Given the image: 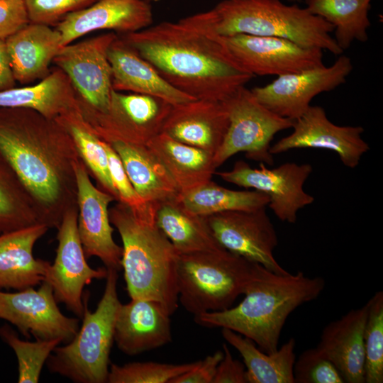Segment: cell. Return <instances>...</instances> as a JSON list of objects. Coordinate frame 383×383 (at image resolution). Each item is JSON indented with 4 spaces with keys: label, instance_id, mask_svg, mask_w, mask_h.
<instances>
[{
    "label": "cell",
    "instance_id": "1",
    "mask_svg": "<svg viewBox=\"0 0 383 383\" xmlns=\"http://www.w3.org/2000/svg\"><path fill=\"white\" fill-rule=\"evenodd\" d=\"M0 155L33 199L41 223L57 228L77 208L72 137L56 118L28 108H0Z\"/></svg>",
    "mask_w": 383,
    "mask_h": 383
},
{
    "label": "cell",
    "instance_id": "2",
    "mask_svg": "<svg viewBox=\"0 0 383 383\" xmlns=\"http://www.w3.org/2000/svg\"><path fill=\"white\" fill-rule=\"evenodd\" d=\"M119 37L177 89L196 99L224 101L254 77L212 35L162 21Z\"/></svg>",
    "mask_w": 383,
    "mask_h": 383
},
{
    "label": "cell",
    "instance_id": "3",
    "mask_svg": "<svg viewBox=\"0 0 383 383\" xmlns=\"http://www.w3.org/2000/svg\"><path fill=\"white\" fill-rule=\"evenodd\" d=\"M323 277L304 272L278 274L257 265L243 299L225 310L203 313L195 322L207 328L231 329L267 353L275 352L289 316L299 306L316 299L323 291Z\"/></svg>",
    "mask_w": 383,
    "mask_h": 383
},
{
    "label": "cell",
    "instance_id": "4",
    "mask_svg": "<svg viewBox=\"0 0 383 383\" xmlns=\"http://www.w3.org/2000/svg\"><path fill=\"white\" fill-rule=\"evenodd\" d=\"M157 204L141 209L121 201L109 209L111 223L123 243L121 268L131 299H148L162 304L170 313L178 307L177 267L179 254L158 228Z\"/></svg>",
    "mask_w": 383,
    "mask_h": 383
},
{
    "label": "cell",
    "instance_id": "5",
    "mask_svg": "<svg viewBox=\"0 0 383 383\" xmlns=\"http://www.w3.org/2000/svg\"><path fill=\"white\" fill-rule=\"evenodd\" d=\"M179 21L209 35L279 37L335 55L343 53L331 35L334 30L331 23L306 8L280 0H223L206 11Z\"/></svg>",
    "mask_w": 383,
    "mask_h": 383
},
{
    "label": "cell",
    "instance_id": "6",
    "mask_svg": "<svg viewBox=\"0 0 383 383\" xmlns=\"http://www.w3.org/2000/svg\"><path fill=\"white\" fill-rule=\"evenodd\" d=\"M106 285L94 311L84 299L82 325L73 339L57 345L46 367L75 383H105L109 372V356L114 342L115 323L121 304L117 292L118 270L107 268Z\"/></svg>",
    "mask_w": 383,
    "mask_h": 383
},
{
    "label": "cell",
    "instance_id": "7",
    "mask_svg": "<svg viewBox=\"0 0 383 383\" xmlns=\"http://www.w3.org/2000/svg\"><path fill=\"white\" fill-rule=\"evenodd\" d=\"M257 265L224 248L179 255L178 300L194 316L228 309L244 294Z\"/></svg>",
    "mask_w": 383,
    "mask_h": 383
},
{
    "label": "cell",
    "instance_id": "8",
    "mask_svg": "<svg viewBox=\"0 0 383 383\" xmlns=\"http://www.w3.org/2000/svg\"><path fill=\"white\" fill-rule=\"evenodd\" d=\"M223 102L228 112L229 125L222 144L213 155L216 167L239 152H244L248 159L272 166L274 157L270 152L271 142L277 133L292 128L294 121L268 109L245 86Z\"/></svg>",
    "mask_w": 383,
    "mask_h": 383
},
{
    "label": "cell",
    "instance_id": "9",
    "mask_svg": "<svg viewBox=\"0 0 383 383\" xmlns=\"http://www.w3.org/2000/svg\"><path fill=\"white\" fill-rule=\"evenodd\" d=\"M78 100V99H77ZM80 113L101 140L148 145L162 132L172 104L152 96L112 89L108 108L99 112L78 101Z\"/></svg>",
    "mask_w": 383,
    "mask_h": 383
},
{
    "label": "cell",
    "instance_id": "10",
    "mask_svg": "<svg viewBox=\"0 0 383 383\" xmlns=\"http://www.w3.org/2000/svg\"><path fill=\"white\" fill-rule=\"evenodd\" d=\"M213 35L233 61L253 77H277L324 65L323 50L270 36Z\"/></svg>",
    "mask_w": 383,
    "mask_h": 383
},
{
    "label": "cell",
    "instance_id": "11",
    "mask_svg": "<svg viewBox=\"0 0 383 383\" xmlns=\"http://www.w3.org/2000/svg\"><path fill=\"white\" fill-rule=\"evenodd\" d=\"M312 171L309 163L286 162L268 168L260 162L256 168L238 160L231 170L215 174L226 182L265 194L269 198L267 206L281 221L295 223L298 211L314 201L304 189Z\"/></svg>",
    "mask_w": 383,
    "mask_h": 383
},
{
    "label": "cell",
    "instance_id": "12",
    "mask_svg": "<svg viewBox=\"0 0 383 383\" xmlns=\"http://www.w3.org/2000/svg\"><path fill=\"white\" fill-rule=\"evenodd\" d=\"M118 37L108 32L62 46L52 63L70 78L80 104L102 112L109 106L112 91L108 50Z\"/></svg>",
    "mask_w": 383,
    "mask_h": 383
},
{
    "label": "cell",
    "instance_id": "13",
    "mask_svg": "<svg viewBox=\"0 0 383 383\" xmlns=\"http://www.w3.org/2000/svg\"><path fill=\"white\" fill-rule=\"evenodd\" d=\"M77 218L78 209H70L57 228L56 255L44 281L51 285L57 303L82 318L84 287L94 279H106L108 269L105 266L94 269L88 265L78 233Z\"/></svg>",
    "mask_w": 383,
    "mask_h": 383
},
{
    "label": "cell",
    "instance_id": "14",
    "mask_svg": "<svg viewBox=\"0 0 383 383\" xmlns=\"http://www.w3.org/2000/svg\"><path fill=\"white\" fill-rule=\"evenodd\" d=\"M350 57L340 55L330 66L322 65L277 77L270 84L251 89L257 99L274 113L295 121L317 95L346 82L353 72Z\"/></svg>",
    "mask_w": 383,
    "mask_h": 383
},
{
    "label": "cell",
    "instance_id": "15",
    "mask_svg": "<svg viewBox=\"0 0 383 383\" xmlns=\"http://www.w3.org/2000/svg\"><path fill=\"white\" fill-rule=\"evenodd\" d=\"M0 319L15 326L26 338L71 341L79 328V318L64 315L51 285L43 281L38 289L28 287L15 292L0 290Z\"/></svg>",
    "mask_w": 383,
    "mask_h": 383
},
{
    "label": "cell",
    "instance_id": "16",
    "mask_svg": "<svg viewBox=\"0 0 383 383\" xmlns=\"http://www.w3.org/2000/svg\"><path fill=\"white\" fill-rule=\"evenodd\" d=\"M266 208L225 211L205 218L223 248L273 272L287 274L274 256L278 238Z\"/></svg>",
    "mask_w": 383,
    "mask_h": 383
},
{
    "label": "cell",
    "instance_id": "17",
    "mask_svg": "<svg viewBox=\"0 0 383 383\" xmlns=\"http://www.w3.org/2000/svg\"><path fill=\"white\" fill-rule=\"evenodd\" d=\"M77 184V228L87 259L96 257L106 268L121 269L123 248L113 240L109 206L116 201L92 183L81 158L74 163Z\"/></svg>",
    "mask_w": 383,
    "mask_h": 383
},
{
    "label": "cell",
    "instance_id": "18",
    "mask_svg": "<svg viewBox=\"0 0 383 383\" xmlns=\"http://www.w3.org/2000/svg\"><path fill=\"white\" fill-rule=\"evenodd\" d=\"M292 132L271 145L270 152L277 155L297 148H318L338 154L342 163L350 169L356 167L370 150L362 139V126H338L327 117L325 109L311 105L294 121Z\"/></svg>",
    "mask_w": 383,
    "mask_h": 383
},
{
    "label": "cell",
    "instance_id": "19",
    "mask_svg": "<svg viewBox=\"0 0 383 383\" xmlns=\"http://www.w3.org/2000/svg\"><path fill=\"white\" fill-rule=\"evenodd\" d=\"M152 22V6L145 0H98L66 16L55 28L65 46L93 31L106 30L123 35L148 28Z\"/></svg>",
    "mask_w": 383,
    "mask_h": 383
},
{
    "label": "cell",
    "instance_id": "20",
    "mask_svg": "<svg viewBox=\"0 0 383 383\" xmlns=\"http://www.w3.org/2000/svg\"><path fill=\"white\" fill-rule=\"evenodd\" d=\"M170 316L162 304L152 299H133L121 304L114 331L117 347L126 355H135L169 343Z\"/></svg>",
    "mask_w": 383,
    "mask_h": 383
},
{
    "label": "cell",
    "instance_id": "21",
    "mask_svg": "<svg viewBox=\"0 0 383 383\" xmlns=\"http://www.w3.org/2000/svg\"><path fill=\"white\" fill-rule=\"evenodd\" d=\"M228 125V112L223 101L194 99L172 106L161 133L214 155Z\"/></svg>",
    "mask_w": 383,
    "mask_h": 383
},
{
    "label": "cell",
    "instance_id": "22",
    "mask_svg": "<svg viewBox=\"0 0 383 383\" xmlns=\"http://www.w3.org/2000/svg\"><path fill=\"white\" fill-rule=\"evenodd\" d=\"M367 304L329 323L316 347L337 368L344 382L365 383L364 329Z\"/></svg>",
    "mask_w": 383,
    "mask_h": 383
},
{
    "label": "cell",
    "instance_id": "23",
    "mask_svg": "<svg viewBox=\"0 0 383 383\" xmlns=\"http://www.w3.org/2000/svg\"><path fill=\"white\" fill-rule=\"evenodd\" d=\"M107 55L113 90L157 97L172 105L196 99L168 83L118 35L109 46Z\"/></svg>",
    "mask_w": 383,
    "mask_h": 383
},
{
    "label": "cell",
    "instance_id": "24",
    "mask_svg": "<svg viewBox=\"0 0 383 383\" xmlns=\"http://www.w3.org/2000/svg\"><path fill=\"white\" fill-rule=\"evenodd\" d=\"M48 229L38 223L0 234V289L19 291L45 280L51 263L35 258L33 248Z\"/></svg>",
    "mask_w": 383,
    "mask_h": 383
},
{
    "label": "cell",
    "instance_id": "25",
    "mask_svg": "<svg viewBox=\"0 0 383 383\" xmlns=\"http://www.w3.org/2000/svg\"><path fill=\"white\" fill-rule=\"evenodd\" d=\"M16 82L22 84L42 80L62 46L59 31L51 26L29 23L5 40Z\"/></svg>",
    "mask_w": 383,
    "mask_h": 383
},
{
    "label": "cell",
    "instance_id": "26",
    "mask_svg": "<svg viewBox=\"0 0 383 383\" xmlns=\"http://www.w3.org/2000/svg\"><path fill=\"white\" fill-rule=\"evenodd\" d=\"M110 145L135 192L145 201L160 204L177 198L179 191L175 182L147 145L121 141Z\"/></svg>",
    "mask_w": 383,
    "mask_h": 383
},
{
    "label": "cell",
    "instance_id": "27",
    "mask_svg": "<svg viewBox=\"0 0 383 383\" xmlns=\"http://www.w3.org/2000/svg\"><path fill=\"white\" fill-rule=\"evenodd\" d=\"M77 94L68 76L55 67L40 82L0 91V108H28L56 118L77 104Z\"/></svg>",
    "mask_w": 383,
    "mask_h": 383
},
{
    "label": "cell",
    "instance_id": "28",
    "mask_svg": "<svg viewBox=\"0 0 383 383\" xmlns=\"http://www.w3.org/2000/svg\"><path fill=\"white\" fill-rule=\"evenodd\" d=\"M164 165L179 192L211 180L216 172L213 155L160 133L147 145Z\"/></svg>",
    "mask_w": 383,
    "mask_h": 383
},
{
    "label": "cell",
    "instance_id": "29",
    "mask_svg": "<svg viewBox=\"0 0 383 383\" xmlns=\"http://www.w3.org/2000/svg\"><path fill=\"white\" fill-rule=\"evenodd\" d=\"M225 340L243 357L248 383H294L296 340L291 338L272 353L261 350L250 339L228 328H221Z\"/></svg>",
    "mask_w": 383,
    "mask_h": 383
},
{
    "label": "cell",
    "instance_id": "30",
    "mask_svg": "<svg viewBox=\"0 0 383 383\" xmlns=\"http://www.w3.org/2000/svg\"><path fill=\"white\" fill-rule=\"evenodd\" d=\"M155 221L179 255L223 248L213 236L205 216L189 212L177 198L157 204Z\"/></svg>",
    "mask_w": 383,
    "mask_h": 383
},
{
    "label": "cell",
    "instance_id": "31",
    "mask_svg": "<svg viewBox=\"0 0 383 383\" xmlns=\"http://www.w3.org/2000/svg\"><path fill=\"white\" fill-rule=\"evenodd\" d=\"M372 0H305L307 10L334 28L335 39L344 52L353 41L365 43L371 26L368 16Z\"/></svg>",
    "mask_w": 383,
    "mask_h": 383
},
{
    "label": "cell",
    "instance_id": "32",
    "mask_svg": "<svg viewBox=\"0 0 383 383\" xmlns=\"http://www.w3.org/2000/svg\"><path fill=\"white\" fill-rule=\"evenodd\" d=\"M179 204L189 212L207 216L230 211H250L268 206L269 198L255 190H233L211 180L179 192Z\"/></svg>",
    "mask_w": 383,
    "mask_h": 383
},
{
    "label": "cell",
    "instance_id": "33",
    "mask_svg": "<svg viewBox=\"0 0 383 383\" xmlns=\"http://www.w3.org/2000/svg\"><path fill=\"white\" fill-rule=\"evenodd\" d=\"M78 101V100H77ZM56 119L63 125L73 138L80 158L90 177L101 190L118 201V194L112 182L104 142L99 139L84 120L77 104Z\"/></svg>",
    "mask_w": 383,
    "mask_h": 383
},
{
    "label": "cell",
    "instance_id": "34",
    "mask_svg": "<svg viewBox=\"0 0 383 383\" xmlns=\"http://www.w3.org/2000/svg\"><path fill=\"white\" fill-rule=\"evenodd\" d=\"M41 223L30 195L15 172L0 160V234Z\"/></svg>",
    "mask_w": 383,
    "mask_h": 383
},
{
    "label": "cell",
    "instance_id": "35",
    "mask_svg": "<svg viewBox=\"0 0 383 383\" xmlns=\"http://www.w3.org/2000/svg\"><path fill=\"white\" fill-rule=\"evenodd\" d=\"M0 337L14 351L18 360V382L38 383L41 371L60 339L23 340L8 325L0 327Z\"/></svg>",
    "mask_w": 383,
    "mask_h": 383
},
{
    "label": "cell",
    "instance_id": "36",
    "mask_svg": "<svg viewBox=\"0 0 383 383\" xmlns=\"http://www.w3.org/2000/svg\"><path fill=\"white\" fill-rule=\"evenodd\" d=\"M367 304L364 329L365 383H382L383 292H377Z\"/></svg>",
    "mask_w": 383,
    "mask_h": 383
},
{
    "label": "cell",
    "instance_id": "37",
    "mask_svg": "<svg viewBox=\"0 0 383 383\" xmlns=\"http://www.w3.org/2000/svg\"><path fill=\"white\" fill-rule=\"evenodd\" d=\"M199 361L168 364L157 362H133L118 365L111 363L109 383H170L175 377L194 368Z\"/></svg>",
    "mask_w": 383,
    "mask_h": 383
},
{
    "label": "cell",
    "instance_id": "38",
    "mask_svg": "<svg viewBox=\"0 0 383 383\" xmlns=\"http://www.w3.org/2000/svg\"><path fill=\"white\" fill-rule=\"evenodd\" d=\"M294 383H343L335 367L316 348L304 350L295 360Z\"/></svg>",
    "mask_w": 383,
    "mask_h": 383
},
{
    "label": "cell",
    "instance_id": "39",
    "mask_svg": "<svg viewBox=\"0 0 383 383\" xmlns=\"http://www.w3.org/2000/svg\"><path fill=\"white\" fill-rule=\"evenodd\" d=\"M98 0H24L30 23L57 26L68 14Z\"/></svg>",
    "mask_w": 383,
    "mask_h": 383
},
{
    "label": "cell",
    "instance_id": "40",
    "mask_svg": "<svg viewBox=\"0 0 383 383\" xmlns=\"http://www.w3.org/2000/svg\"><path fill=\"white\" fill-rule=\"evenodd\" d=\"M104 148L108 157L111 178L118 194V201L135 209L145 207L149 202L145 201L135 192L116 151L106 142Z\"/></svg>",
    "mask_w": 383,
    "mask_h": 383
},
{
    "label": "cell",
    "instance_id": "41",
    "mask_svg": "<svg viewBox=\"0 0 383 383\" xmlns=\"http://www.w3.org/2000/svg\"><path fill=\"white\" fill-rule=\"evenodd\" d=\"M29 23L24 0H0V39L5 40Z\"/></svg>",
    "mask_w": 383,
    "mask_h": 383
},
{
    "label": "cell",
    "instance_id": "42",
    "mask_svg": "<svg viewBox=\"0 0 383 383\" xmlns=\"http://www.w3.org/2000/svg\"><path fill=\"white\" fill-rule=\"evenodd\" d=\"M223 356V350L208 355L203 360H199L194 368L175 377L170 383H213Z\"/></svg>",
    "mask_w": 383,
    "mask_h": 383
},
{
    "label": "cell",
    "instance_id": "43",
    "mask_svg": "<svg viewBox=\"0 0 383 383\" xmlns=\"http://www.w3.org/2000/svg\"><path fill=\"white\" fill-rule=\"evenodd\" d=\"M223 352L213 383H248L244 363L233 358L226 344H223Z\"/></svg>",
    "mask_w": 383,
    "mask_h": 383
},
{
    "label": "cell",
    "instance_id": "44",
    "mask_svg": "<svg viewBox=\"0 0 383 383\" xmlns=\"http://www.w3.org/2000/svg\"><path fill=\"white\" fill-rule=\"evenodd\" d=\"M16 80L11 70L4 40L0 39V91L14 87Z\"/></svg>",
    "mask_w": 383,
    "mask_h": 383
},
{
    "label": "cell",
    "instance_id": "45",
    "mask_svg": "<svg viewBox=\"0 0 383 383\" xmlns=\"http://www.w3.org/2000/svg\"><path fill=\"white\" fill-rule=\"evenodd\" d=\"M287 1H292V2H296V1H299V0H287Z\"/></svg>",
    "mask_w": 383,
    "mask_h": 383
},
{
    "label": "cell",
    "instance_id": "46",
    "mask_svg": "<svg viewBox=\"0 0 383 383\" xmlns=\"http://www.w3.org/2000/svg\"><path fill=\"white\" fill-rule=\"evenodd\" d=\"M145 1H148V2H150V1H152V0H145Z\"/></svg>",
    "mask_w": 383,
    "mask_h": 383
},
{
    "label": "cell",
    "instance_id": "47",
    "mask_svg": "<svg viewBox=\"0 0 383 383\" xmlns=\"http://www.w3.org/2000/svg\"><path fill=\"white\" fill-rule=\"evenodd\" d=\"M1 155H0V160H1Z\"/></svg>",
    "mask_w": 383,
    "mask_h": 383
}]
</instances>
